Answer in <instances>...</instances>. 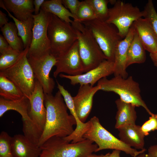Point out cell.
I'll return each instance as SVG.
<instances>
[{
  "instance_id": "cell-31",
  "label": "cell",
  "mask_w": 157,
  "mask_h": 157,
  "mask_svg": "<svg viewBox=\"0 0 157 157\" xmlns=\"http://www.w3.org/2000/svg\"><path fill=\"white\" fill-rule=\"evenodd\" d=\"M94 12L96 19L106 22L108 15V0H88Z\"/></svg>"
},
{
  "instance_id": "cell-42",
  "label": "cell",
  "mask_w": 157,
  "mask_h": 157,
  "mask_svg": "<svg viewBox=\"0 0 157 157\" xmlns=\"http://www.w3.org/2000/svg\"><path fill=\"white\" fill-rule=\"evenodd\" d=\"M136 157H154L149 153L146 154L144 153L141 154Z\"/></svg>"
},
{
  "instance_id": "cell-1",
  "label": "cell",
  "mask_w": 157,
  "mask_h": 157,
  "mask_svg": "<svg viewBox=\"0 0 157 157\" xmlns=\"http://www.w3.org/2000/svg\"><path fill=\"white\" fill-rule=\"evenodd\" d=\"M44 104L46 122L38 142L39 146L51 137L64 138L70 135L74 130L73 126L76 125L74 117L68 114V108L59 90L54 95L44 93Z\"/></svg>"
},
{
  "instance_id": "cell-37",
  "label": "cell",
  "mask_w": 157,
  "mask_h": 157,
  "mask_svg": "<svg viewBox=\"0 0 157 157\" xmlns=\"http://www.w3.org/2000/svg\"><path fill=\"white\" fill-rule=\"evenodd\" d=\"M10 45L3 35H0V52L8 48Z\"/></svg>"
},
{
  "instance_id": "cell-12",
  "label": "cell",
  "mask_w": 157,
  "mask_h": 157,
  "mask_svg": "<svg viewBox=\"0 0 157 157\" xmlns=\"http://www.w3.org/2000/svg\"><path fill=\"white\" fill-rule=\"evenodd\" d=\"M56 69L53 75L56 78L61 73L71 76H76L85 72L83 64L80 56L77 41L67 51L57 57Z\"/></svg>"
},
{
  "instance_id": "cell-7",
  "label": "cell",
  "mask_w": 157,
  "mask_h": 157,
  "mask_svg": "<svg viewBox=\"0 0 157 157\" xmlns=\"http://www.w3.org/2000/svg\"><path fill=\"white\" fill-rule=\"evenodd\" d=\"M81 23L90 32L106 60L114 62L116 47L122 40L116 28L97 19Z\"/></svg>"
},
{
  "instance_id": "cell-14",
  "label": "cell",
  "mask_w": 157,
  "mask_h": 157,
  "mask_svg": "<svg viewBox=\"0 0 157 157\" xmlns=\"http://www.w3.org/2000/svg\"><path fill=\"white\" fill-rule=\"evenodd\" d=\"M28 99L30 103L29 117L42 134L45 124L46 109L43 89L36 79L34 90Z\"/></svg>"
},
{
  "instance_id": "cell-10",
  "label": "cell",
  "mask_w": 157,
  "mask_h": 157,
  "mask_svg": "<svg viewBox=\"0 0 157 157\" xmlns=\"http://www.w3.org/2000/svg\"><path fill=\"white\" fill-rule=\"evenodd\" d=\"M49 14L40 9L38 14L33 15L34 25L32 38L28 57L39 58L50 53V44L47 33Z\"/></svg>"
},
{
  "instance_id": "cell-5",
  "label": "cell",
  "mask_w": 157,
  "mask_h": 157,
  "mask_svg": "<svg viewBox=\"0 0 157 157\" xmlns=\"http://www.w3.org/2000/svg\"><path fill=\"white\" fill-rule=\"evenodd\" d=\"M71 24L77 35L79 53L86 72L106 59L90 32L81 22L73 20Z\"/></svg>"
},
{
  "instance_id": "cell-23",
  "label": "cell",
  "mask_w": 157,
  "mask_h": 157,
  "mask_svg": "<svg viewBox=\"0 0 157 157\" xmlns=\"http://www.w3.org/2000/svg\"><path fill=\"white\" fill-rule=\"evenodd\" d=\"M33 0H3L6 9L18 20L24 21L32 17L34 8Z\"/></svg>"
},
{
  "instance_id": "cell-40",
  "label": "cell",
  "mask_w": 157,
  "mask_h": 157,
  "mask_svg": "<svg viewBox=\"0 0 157 157\" xmlns=\"http://www.w3.org/2000/svg\"><path fill=\"white\" fill-rule=\"evenodd\" d=\"M148 153L154 157H157V144L151 146L149 147Z\"/></svg>"
},
{
  "instance_id": "cell-17",
  "label": "cell",
  "mask_w": 157,
  "mask_h": 157,
  "mask_svg": "<svg viewBox=\"0 0 157 157\" xmlns=\"http://www.w3.org/2000/svg\"><path fill=\"white\" fill-rule=\"evenodd\" d=\"M30 103L28 99L25 96L16 100H9L0 97V117L10 110H15L22 117L23 129H27L34 126L29 115Z\"/></svg>"
},
{
  "instance_id": "cell-4",
  "label": "cell",
  "mask_w": 157,
  "mask_h": 157,
  "mask_svg": "<svg viewBox=\"0 0 157 157\" xmlns=\"http://www.w3.org/2000/svg\"><path fill=\"white\" fill-rule=\"evenodd\" d=\"M47 35L50 53L56 57L69 49L77 40L75 29L70 23L49 13Z\"/></svg>"
},
{
  "instance_id": "cell-36",
  "label": "cell",
  "mask_w": 157,
  "mask_h": 157,
  "mask_svg": "<svg viewBox=\"0 0 157 157\" xmlns=\"http://www.w3.org/2000/svg\"><path fill=\"white\" fill-rule=\"evenodd\" d=\"M45 0H34L33 4L34 6V14L37 15L39 14L41 6Z\"/></svg>"
},
{
  "instance_id": "cell-13",
  "label": "cell",
  "mask_w": 157,
  "mask_h": 157,
  "mask_svg": "<svg viewBox=\"0 0 157 157\" xmlns=\"http://www.w3.org/2000/svg\"><path fill=\"white\" fill-rule=\"evenodd\" d=\"M114 69V62L105 60L97 67L85 74L73 76L61 73L59 76L69 79L73 85L79 84L80 85L89 84L93 86L101 78L113 74Z\"/></svg>"
},
{
  "instance_id": "cell-39",
  "label": "cell",
  "mask_w": 157,
  "mask_h": 157,
  "mask_svg": "<svg viewBox=\"0 0 157 157\" xmlns=\"http://www.w3.org/2000/svg\"><path fill=\"white\" fill-rule=\"evenodd\" d=\"M121 151L119 150H114L111 153H108L105 155H104L103 157H120V153ZM136 156H135L133 157H136Z\"/></svg>"
},
{
  "instance_id": "cell-22",
  "label": "cell",
  "mask_w": 157,
  "mask_h": 157,
  "mask_svg": "<svg viewBox=\"0 0 157 157\" xmlns=\"http://www.w3.org/2000/svg\"><path fill=\"white\" fill-rule=\"evenodd\" d=\"M115 103L117 108L115 128L117 129L127 125L135 124L137 118L135 106L125 102L120 98Z\"/></svg>"
},
{
  "instance_id": "cell-44",
  "label": "cell",
  "mask_w": 157,
  "mask_h": 157,
  "mask_svg": "<svg viewBox=\"0 0 157 157\" xmlns=\"http://www.w3.org/2000/svg\"><path fill=\"white\" fill-rule=\"evenodd\" d=\"M117 0H109V3L111 4L114 5L116 2Z\"/></svg>"
},
{
  "instance_id": "cell-19",
  "label": "cell",
  "mask_w": 157,
  "mask_h": 157,
  "mask_svg": "<svg viewBox=\"0 0 157 157\" xmlns=\"http://www.w3.org/2000/svg\"><path fill=\"white\" fill-rule=\"evenodd\" d=\"M57 88L62 96L65 103L69 110L71 115L75 118L76 122V127L70 135L65 138L67 140L72 143L81 141L84 139L83 135L87 129L88 122L82 123L78 119L76 115L73 101V97L64 87L56 81Z\"/></svg>"
},
{
  "instance_id": "cell-11",
  "label": "cell",
  "mask_w": 157,
  "mask_h": 157,
  "mask_svg": "<svg viewBox=\"0 0 157 157\" xmlns=\"http://www.w3.org/2000/svg\"><path fill=\"white\" fill-rule=\"evenodd\" d=\"M35 78L42 85L44 93L52 94L55 86L53 79L49 74L57 62V57L51 53L39 58L28 57Z\"/></svg>"
},
{
  "instance_id": "cell-24",
  "label": "cell",
  "mask_w": 157,
  "mask_h": 157,
  "mask_svg": "<svg viewBox=\"0 0 157 157\" xmlns=\"http://www.w3.org/2000/svg\"><path fill=\"white\" fill-rule=\"evenodd\" d=\"M0 6L7 12L8 16L14 20L18 30V35L22 40L24 49L29 47L32 40V29L34 25L33 17L25 21H20L16 18L6 9L3 0L0 1Z\"/></svg>"
},
{
  "instance_id": "cell-30",
  "label": "cell",
  "mask_w": 157,
  "mask_h": 157,
  "mask_svg": "<svg viewBox=\"0 0 157 157\" xmlns=\"http://www.w3.org/2000/svg\"><path fill=\"white\" fill-rule=\"evenodd\" d=\"M95 19L96 17L94 11L88 0L81 1L77 12L76 20L75 21L81 22Z\"/></svg>"
},
{
  "instance_id": "cell-2",
  "label": "cell",
  "mask_w": 157,
  "mask_h": 157,
  "mask_svg": "<svg viewBox=\"0 0 157 157\" xmlns=\"http://www.w3.org/2000/svg\"><path fill=\"white\" fill-rule=\"evenodd\" d=\"M40 147L39 157H88L96 152L98 146L87 139L75 143H70L63 138L51 137Z\"/></svg>"
},
{
  "instance_id": "cell-25",
  "label": "cell",
  "mask_w": 157,
  "mask_h": 157,
  "mask_svg": "<svg viewBox=\"0 0 157 157\" xmlns=\"http://www.w3.org/2000/svg\"><path fill=\"white\" fill-rule=\"evenodd\" d=\"M145 50L135 32L128 51L127 68L134 63H144L146 58Z\"/></svg>"
},
{
  "instance_id": "cell-43",
  "label": "cell",
  "mask_w": 157,
  "mask_h": 157,
  "mask_svg": "<svg viewBox=\"0 0 157 157\" xmlns=\"http://www.w3.org/2000/svg\"><path fill=\"white\" fill-rule=\"evenodd\" d=\"M103 154L97 155L95 154H92L88 157H103Z\"/></svg>"
},
{
  "instance_id": "cell-34",
  "label": "cell",
  "mask_w": 157,
  "mask_h": 157,
  "mask_svg": "<svg viewBox=\"0 0 157 157\" xmlns=\"http://www.w3.org/2000/svg\"><path fill=\"white\" fill-rule=\"evenodd\" d=\"M149 119L141 126L142 131L145 135L147 136L151 131L157 130V114L152 113Z\"/></svg>"
},
{
  "instance_id": "cell-3",
  "label": "cell",
  "mask_w": 157,
  "mask_h": 157,
  "mask_svg": "<svg viewBox=\"0 0 157 157\" xmlns=\"http://www.w3.org/2000/svg\"><path fill=\"white\" fill-rule=\"evenodd\" d=\"M97 83V85L100 86V90L114 92L119 95L122 101L136 107H142L150 115L152 113L142 98L139 83L132 76L124 78L120 76H114L110 79L105 77Z\"/></svg>"
},
{
  "instance_id": "cell-20",
  "label": "cell",
  "mask_w": 157,
  "mask_h": 157,
  "mask_svg": "<svg viewBox=\"0 0 157 157\" xmlns=\"http://www.w3.org/2000/svg\"><path fill=\"white\" fill-rule=\"evenodd\" d=\"M11 149L13 157H39L41 152L40 146L21 134L12 137Z\"/></svg>"
},
{
  "instance_id": "cell-27",
  "label": "cell",
  "mask_w": 157,
  "mask_h": 157,
  "mask_svg": "<svg viewBox=\"0 0 157 157\" xmlns=\"http://www.w3.org/2000/svg\"><path fill=\"white\" fill-rule=\"evenodd\" d=\"M1 31L12 48L21 52L24 49L22 40L18 35V30L14 22H8L1 28Z\"/></svg>"
},
{
  "instance_id": "cell-26",
  "label": "cell",
  "mask_w": 157,
  "mask_h": 157,
  "mask_svg": "<svg viewBox=\"0 0 157 157\" xmlns=\"http://www.w3.org/2000/svg\"><path fill=\"white\" fill-rule=\"evenodd\" d=\"M41 9L44 11L52 14L60 19L71 24L73 20L70 18L74 19V17L63 5L62 0L45 1L42 5Z\"/></svg>"
},
{
  "instance_id": "cell-32",
  "label": "cell",
  "mask_w": 157,
  "mask_h": 157,
  "mask_svg": "<svg viewBox=\"0 0 157 157\" xmlns=\"http://www.w3.org/2000/svg\"><path fill=\"white\" fill-rule=\"evenodd\" d=\"M12 137L6 132L0 134V157H13L11 149Z\"/></svg>"
},
{
  "instance_id": "cell-33",
  "label": "cell",
  "mask_w": 157,
  "mask_h": 157,
  "mask_svg": "<svg viewBox=\"0 0 157 157\" xmlns=\"http://www.w3.org/2000/svg\"><path fill=\"white\" fill-rule=\"evenodd\" d=\"M143 12V17L149 22L157 36V12L152 0H148Z\"/></svg>"
},
{
  "instance_id": "cell-35",
  "label": "cell",
  "mask_w": 157,
  "mask_h": 157,
  "mask_svg": "<svg viewBox=\"0 0 157 157\" xmlns=\"http://www.w3.org/2000/svg\"><path fill=\"white\" fill-rule=\"evenodd\" d=\"M62 2L64 6L74 17L73 20L76 21L77 12L81 1L78 0H62Z\"/></svg>"
},
{
  "instance_id": "cell-28",
  "label": "cell",
  "mask_w": 157,
  "mask_h": 157,
  "mask_svg": "<svg viewBox=\"0 0 157 157\" xmlns=\"http://www.w3.org/2000/svg\"><path fill=\"white\" fill-rule=\"evenodd\" d=\"M0 95L5 99L12 101L19 99L25 96L12 82L6 77L1 75Z\"/></svg>"
},
{
  "instance_id": "cell-16",
  "label": "cell",
  "mask_w": 157,
  "mask_h": 157,
  "mask_svg": "<svg viewBox=\"0 0 157 157\" xmlns=\"http://www.w3.org/2000/svg\"><path fill=\"white\" fill-rule=\"evenodd\" d=\"M135 32L132 25L127 35L119 42L116 47L114 61V76H120L124 78L128 77V74L126 70L127 54Z\"/></svg>"
},
{
  "instance_id": "cell-18",
  "label": "cell",
  "mask_w": 157,
  "mask_h": 157,
  "mask_svg": "<svg viewBox=\"0 0 157 157\" xmlns=\"http://www.w3.org/2000/svg\"><path fill=\"white\" fill-rule=\"evenodd\" d=\"M132 25L145 50L150 53L157 52V36L148 20L140 18Z\"/></svg>"
},
{
  "instance_id": "cell-38",
  "label": "cell",
  "mask_w": 157,
  "mask_h": 157,
  "mask_svg": "<svg viewBox=\"0 0 157 157\" xmlns=\"http://www.w3.org/2000/svg\"><path fill=\"white\" fill-rule=\"evenodd\" d=\"M8 19L6 15L1 10H0V27L1 28L8 22Z\"/></svg>"
},
{
  "instance_id": "cell-6",
  "label": "cell",
  "mask_w": 157,
  "mask_h": 157,
  "mask_svg": "<svg viewBox=\"0 0 157 157\" xmlns=\"http://www.w3.org/2000/svg\"><path fill=\"white\" fill-rule=\"evenodd\" d=\"M89 122V126L83 137L97 145L96 152L105 149L118 150L133 157L146 151L144 149L138 151L124 143L103 127L96 116L91 118Z\"/></svg>"
},
{
  "instance_id": "cell-21",
  "label": "cell",
  "mask_w": 157,
  "mask_h": 157,
  "mask_svg": "<svg viewBox=\"0 0 157 157\" xmlns=\"http://www.w3.org/2000/svg\"><path fill=\"white\" fill-rule=\"evenodd\" d=\"M120 140L124 143L135 149L143 150L144 148V135L141 126L135 124H129L118 129Z\"/></svg>"
},
{
  "instance_id": "cell-9",
  "label": "cell",
  "mask_w": 157,
  "mask_h": 157,
  "mask_svg": "<svg viewBox=\"0 0 157 157\" xmlns=\"http://www.w3.org/2000/svg\"><path fill=\"white\" fill-rule=\"evenodd\" d=\"M143 16V11H140L137 6L117 0L113 7L109 8L108 17L106 22L114 25L123 39L133 23Z\"/></svg>"
},
{
  "instance_id": "cell-8",
  "label": "cell",
  "mask_w": 157,
  "mask_h": 157,
  "mask_svg": "<svg viewBox=\"0 0 157 157\" xmlns=\"http://www.w3.org/2000/svg\"><path fill=\"white\" fill-rule=\"evenodd\" d=\"M29 47L24 49L16 62L7 69L0 71V75L12 82L28 98L33 91L36 79L28 62Z\"/></svg>"
},
{
  "instance_id": "cell-41",
  "label": "cell",
  "mask_w": 157,
  "mask_h": 157,
  "mask_svg": "<svg viewBox=\"0 0 157 157\" xmlns=\"http://www.w3.org/2000/svg\"><path fill=\"white\" fill-rule=\"evenodd\" d=\"M150 58L154 65L157 67V52L153 53H150Z\"/></svg>"
},
{
  "instance_id": "cell-29",
  "label": "cell",
  "mask_w": 157,
  "mask_h": 157,
  "mask_svg": "<svg viewBox=\"0 0 157 157\" xmlns=\"http://www.w3.org/2000/svg\"><path fill=\"white\" fill-rule=\"evenodd\" d=\"M22 51L14 49L10 46L0 53V71L7 69L15 64L21 56Z\"/></svg>"
},
{
  "instance_id": "cell-15",
  "label": "cell",
  "mask_w": 157,
  "mask_h": 157,
  "mask_svg": "<svg viewBox=\"0 0 157 157\" xmlns=\"http://www.w3.org/2000/svg\"><path fill=\"white\" fill-rule=\"evenodd\" d=\"M100 90V86L97 85H80L76 95L73 97L76 112L81 122L85 123L92 109L94 96Z\"/></svg>"
}]
</instances>
